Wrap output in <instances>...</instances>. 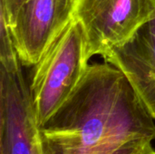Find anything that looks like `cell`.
Masks as SVG:
<instances>
[{"instance_id":"1","label":"cell","mask_w":155,"mask_h":154,"mask_svg":"<svg viewBox=\"0 0 155 154\" xmlns=\"http://www.w3.org/2000/svg\"><path fill=\"white\" fill-rule=\"evenodd\" d=\"M40 130L44 154H113L133 141H155L147 106L126 76L106 62L88 64Z\"/></svg>"},{"instance_id":"2","label":"cell","mask_w":155,"mask_h":154,"mask_svg":"<svg viewBox=\"0 0 155 154\" xmlns=\"http://www.w3.org/2000/svg\"><path fill=\"white\" fill-rule=\"evenodd\" d=\"M88 64L83 28L72 17L32 66L29 87L40 126L74 92Z\"/></svg>"},{"instance_id":"3","label":"cell","mask_w":155,"mask_h":154,"mask_svg":"<svg viewBox=\"0 0 155 154\" xmlns=\"http://www.w3.org/2000/svg\"><path fill=\"white\" fill-rule=\"evenodd\" d=\"M72 17L83 28L89 62L124 44L155 17V0H74Z\"/></svg>"},{"instance_id":"4","label":"cell","mask_w":155,"mask_h":154,"mask_svg":"<svg viewBox=\"0 0 155 154\" xmlns=\"http://www.w3.org/2000/svg\"><path fill=\"white\" fill-rule=\"evenodd\" d=\"M0 154H44L40 124L22 67L0 68Z\"/></svg>"},{"instance_id":"5","label":"cell","mask_w":155,"mask_h":154,"mask_svg":"<svg viewBox=\"0 0 155 154\" xmlns=\"http://www.w3.org/2000/svg\"><path fill=\"white\" fill-rule=\"evenodd\" d=\"M74 0H27L10 25L23 65L35 64L72 18Z\"/></svg>"},{"instance_id":"6","label":"cell","mask_w":155,"mask_h":154,"mask_svg":"<svg viewBox=\"0 0 155 154\" xmlns=\"http://www.w3.org/2000/svg\"><path fill=\"white\" fill-rule=\"evenodd\" d=\"M103 58L126 76L155 120V17Z\"/></svg>"},{"instance_id":"7","label":"cell","mask_w":155,"mask_h":154,"mask_svg":"<svg viewBox=\"0 0 155 154\" xmlns=\"http://www.w3.org/2000/svg\"><path fill=\"white\" fill-rule=\"evenodd\" d=\"M0 68L15 72L22 67L5 11L0 3Z\"/></svg>"},{"instance_id":"8","label":"cell","mask_w":155,"mask_h":154,"mask_svg":"<svg viewBox=\"0 0 155 154\" xmlns=\"http://www.w3.org/2000/svg\"><path fill=\"white\" fill-rule=\"evenodd\" d=\"M153 139H141L128 143L113 154H155Z\"/></svg>"},{"instance_id":"9","label":"cell","mask_w":155,"mask_h":154,"mask_svg":"<svg viewBox=\"0 0 155 154\" xmlns=\"http://www.w3.org/2000/svg\"><path fill=\"white\" fill-rule=\"evenodd\" d=\"M26 1L27 0H0V3L3 5L4 9L5 11L9 25L14 23L19 9Z\"/></svg>"}]
</instances>
